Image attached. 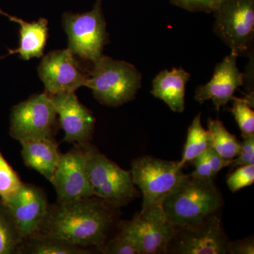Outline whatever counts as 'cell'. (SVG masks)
<instances>
[{"label":"cell","mask_w":254,"mask_h":254,"mask_svg":"<svg viewBox=\"0 0 254 254\" xmlns=\"http://www.w3.org/2000/svg\"><path fill=\"white\" fill-rule=\"evenodd\" d=\"M117 208L96 196L50 205L36 235L57 237L78 247L100 251L109 240Z\"/></svg>","instance_id":"1"},{"label":"cell","mask_w":254,"mask_h":254,"mask_svg":"<svg viewBox=\"0 0 254 254\" xmlns=\"http://www.w3.org/2000/svg\"><path fill=\"white\" fill-rule=\"evenodd\" d=\"M162 205L170 221L179 227L195 225L219 211L224 200L213 180H202L190 174L186 175Z\"/></svg>","instance_id":"2"},{"label":"cell","mask_w":254,"mask_h":254,"mask_svg":"<svg viewBox=\"0 0 254 254\" xmlns=\"http://www.w3.org/2000/svg\"><path fill=\"white\" fill-rule=\"evenodd\" d=\"M92 64L86 87L100 104L117 108L134 99L142 81L134 65L104 55Z\"/></svg>","instance_id":"3"},{"label":"cell","mask_w":254,"mask_h":254,"mask_svg":"<svg viewBox=\"0 0 254 254\" xmlns=\"http://www.w3.org/2000/svg\"><path fill=\"white\" fill-rule=\"evenodd\" d=\"M86 170L95 196L118 207L128 204L138 196L131 171L120 168L90 143L87 144Z\"/></svg>","instance_id":"4"},{"label":"cell","mask_w":254,"mask_h":254,"mask_svg":"<svg viewBox=\"0 0 254 254\" xmlns=\"http://www.w3.org/2000/svg\"><path fill=\"white\" fill-rule=\"evenodd\" d=\"M213 31L237 56L254 54V0H221Z\"/></svg>","instance_id":"5"},{"label":"cell","mask_w":254,"mask_h":254,"mask_svg":"<svg viewBox=\"0 0 254 254\" xmlns=\"http://www.w3.org/2000/svg\"><path fill=\"white\" fill-rule=\"evenodd\" d=\"M63 26L68 37V49L92 64L102 55L109 43L102 0H96L93 9L83 14L65 12Z\"/></svg>","instance_id":"6"},{"label":"cell","mask_w":254,"mask_h":254,"mask_svg":"<svg viewBox=\"0 0 254 254\" xmlns=\"http://www.w3.org/2000/svg\"><path fill=\"white\" fill-rule=\"evenodd\" d=\"M179 161H170L152 156L135 159L131 174L135 186L143 195L141 210L163 200L182 181L187 174Z\"/></svg>","instance_id":"7"},{"label":"cell","mask_w":254,"mask_h":254,"mask_svg":"<svg viewBox=\"0 0 254 254\" xmlns=\"http://www.w3.org/2000/svg\"><path fill=\"white\" fill-rule=\"evenodd\" d=\"M60 127L55 105L46 92L13 107L10 136L19 141L54 138Z\"/></svg>","instance_id":"8"},{"label":"cell","mask_w":254,"mask_h":254,"mask_svg":"<svg viewBox=\"0 0 254 254\" xmlns=\"http://www.w3.org/2000/svg\"><path fill=\"white\" fill-rule=\"evenodd\" d=\"M175 230L163 205L158 204L141 210L131 220L123 222L120 231L134 242L141 254H168Z\"/></svg>","instance_id":"9"},{"label":"cell","mask_w":254,"mask_h":254,"mask_svg":"<svg viewBox=\"0 0 254 254\" xmlns=\"http://www.w3.org/2000/svg\"><path fill=\"white\" fill-rule=\"evenodd\" d=\"M220 212L195 225L175 227L168 254H228L230 241L222 226Z\"/></svg>","instance_id":"10"},{"label":"cell","mask_w":254,"mask_h":254,"mask_svg":"<svg viewBox=\"0 0 254 254\" xmlns=\"http://www.w3.org/2000/svg\"><path fill=\"white\" fill-rule=\"evenodd\" d=\"M88 143H75L72 149L60 154L59 162L50 182L56 190L57 203H67L95 196L87 174Z\"/></svg>","instance_id":"11"},{"label":"cell","mask_w":254,"mask_h":254,"mask_svg":"<svg viewBox=\"0 0 254 254\" xmlns=\"http://www.w3.org/2000/svg\"><path fill=\"white\" fill-rule=\"evenodd\" d=\"M38 72L46 93L50 94L75 92L80 87L86 86L88 78L68 48L50 52L43 57Z\"/></svg>","instance_id":"12"},{"label":"cell","mask_w":254,"mask_h":254,"mask_svg":"<svg viewBox=\"0 0 254 254\" xmlns=\"http://www.w3.org/2000/svg\"><path fill=\"white\" fill-rule=\"evenodd\" d=\"M3 203L23 241L38 232L50 205L44 190L36 185L24 183L13 198Z\"/></svg>","instance_id":"13"},{"label":"cell","mask_w":254,"mask_h":254,"mask_svg":"<svg viewBox=\"0 0 254 254\" xmlns=\"http://www.w3.org/2000/svg\"><path fill=\"white\" fill-rule=\"evenodd\" d=\"M48 94L55 105L60 127L64 131L63 141L80 144L90 143L95 129V117L91 110L80 103L75 92Z\"/></svg>","instance_id":"14"},{"label":"cell","mask_w":254,"mask_h":254,"mask_svg":"<svg viewBox=\"0 0 254 254\" xmlns=\"http://www.w3.org/2000/svg\"><path fill=\"white\" fill-rule=\"evenodd\" d=\"M237 58L230 53L216 65L210 81L197 87L194 98L199 104L211 100L217 111H220L221 107L234 99L235 91L244 83L243 73L237 66Z\"/></svg>","instance_id":"15"},{"label":"cell","mask_w":254,"mask_h":254,"mask_svg":"<svg viewBox=\"0 0 254 254\" xmlns=\"http://www.w3.org/2000/svg\"><path fill=\"white\" fill-rule=\"evenodd\" d=\"M190 73L182 68L160 71L153 80L151 94L162 100L175 113H183L185 109L186 84Z\"/></svg>","instance_id":"16"},{"label":"cell","mask_w":254,"mask_h":254,"mask_svg":"<svg viewBox=\"0 0 254 254\" xmlns=\"http://www.w3.org/2000/svg\"><path fill=\"white\" fill-rule=\"evenodd\" d=\"M20 143L25 165L51 182L61 154L55 138L29 140Z\"/></svg>","instance_id":"17"},{"label":"cell","mask_w":254,"mask_h":254,"mask_svg":"<svg viewBox=\"0 0 254 254\" xmlns=\"http://www.w3.org/2000/svg\"><path fill=\"white\" fill-rule=\"evenodd\" d=\"M0 14L4 15L10 21H14L20 26L19 46L17 49L9 50L7 55L18 54L23 60L43 56L48 37V21L46 18H41L38 21L28 23L21 18L10 16L1 9Z\"/></svg>","instance_id":"18"},{"label":"cell","mask_w":254,"mask_h":254,"mask_svg":"<svg viewBox=\"0 0 254 254\" xmlns=\"http://www.w3.org/2000/svg\"><path fill=\"white\" fill-rule=\"evenodd\" d=\"M91 249L78 247L57 237L35 235L22 241L18 254H88Z\"/></svg>","instance_id":"19"},{"label":"cell","mask_w":254,"mask_h":254,"mask_svg":"<svg viewBox=\"0 0 254 254\" xmlns=\"http://www.w3.org/2000/svg\"><path fill=\"white\" fill-rule=\"evenodd\" d=\"M210 148H211V138L208 130L205 129L202 125L201 114L199 113L189 127L183 154L179 161L180 165L185 167L186 163L192 162Z\"/></svg>","instance_id":"20"},{"label":"cell","mask_w":254,"mask_h":254,"mask_svg":"<svg viewBox=\"0 0 254 254\" xmlns=\"http://www.w3.org/2000/svg\"><path fill=\"white\" fill-rule=\"evenodd\" d=\"M208 131L211 138V148L222 158L232 160L240 151L241 142L227 131L220 120L209 118Z\"/></svg>","instance_id":"21"},{"label":"cell","mask_w":254,"mask_h":254,"mask_svg":"<svg viewBox=\"0 0 254 254\" xmlns=\"http://www.w3.org/2000/svg\"><path fill=\"white\" fill-rule=\"evenodd\" d=\"M22 241L9 210L0 200V254L17 253Z\"/></svg>","instance_id":"22"},{"label":"cell","mask_w":254,"mask_h":254,"mask_svg":"<svg viewBox=\"0 0 254 254\" xmlns=\"http://www.w3.org/2000/svg\"><path fill=\"white\" fill-rule=\"evenodd\" d=\"M230 111L240 127L243 138L254 135V103L248 98L235 97Z\"/></svg>","instance_id":"23"},{"label":"cell","mask_w":254,"mask_h":254,"mask_svg":"<svg viewBox=\"0 0 254 254\" xmlns=\"http://www.w3.org/2000/svg\"><path fill=\"white\" fill-rule=\"evenodd\" d=\"M23 185L17 173L0 150V200L5 203L11 199L21 190Z\"/></svg>","instance_id":"24"},{"label":"cell","mask_w":254,"mask_h":254,"mask_svg":"<svg viewBox=\"0 0 254 254\" xmlns=\"http://www.w3.org/2000/svg\"><path fill=\"white\" fill-rule=\"evenodd\" d=\"M105 254H141L134 242L122 232H119L100 250Z\"/></svg>","instance_id":"25"},{"label":"cell","mask_w":254,"mask_h":254,"mask_svg":"<svg viewBox=\"0 0 254 254\" xmlns=\"http://www.w3.org/2000/svg\"><path fill=\"white\" fill-rule=\"evenodd\" d=\"M254 182V165L238 167L227 177V185L233 193L251 186Z\"/></svg>","instance_id":"26"},{"label":"cell","mask_w":254,"mask_h":254,"mask_svg":"<svg viewBox=\"0 0 254 254\" xmlns=\"http://www.w3.org/2000/svg\"><path fill=\"white\" fill-rule=\"evenodd\" d=\"M176 5L190 12L213 13L221 0H170Z\"/></svg>","instance_id":"27"},{"label":"cell","mask_w":254,"mask_h":254,"mask_svg":"<svg viewBox=\"0 0 254 254\" xmlns=\"http://www.w3.org/2000/svg\"><path fill=\"white\" fill-rule=\"evenodd\" d=\"M250 165H254V135L244 138L241 142L240 153L236 158L232 159L230 167L235 168Z\"/></svg>","instance_id":"28"},{"label":"cell","mask_w":254,"mask_h":254,"mask_svg":"<svg viewBox=\"0 0 254 254\" xmlns=\"http://www.w3.org/2000/svg\"><path fill=\"white\" fill-rule=\"evenodd\" d=\"M195 170L190 174L192 176L202 180H214L216 175L213 173L209 163L206 153H204L192 160Z\"/></svg>","instance_id":"29"},{"label":"cell","mask_w":254,"mask_h":254,"mask_svg":"<svg viewBox=\"0 0 254 254\" xmlns=\"http://www.w3.org/2000/svg\"><path fill=\"white\" fill-rule=\"evenodd\" d=\"M254 241L253 237L245 240L229 242L228 254H254Z\"/></svg>","instance_id":"30"},{"label":"cell","mask_w":254,"mask_h":254,"mask_svg":"<svg viewBox=\"0 0 254 254\" xmlns=\"http://www.w3.org/2000/svg\"><path fill=\"white\" fill-rule=\"evenodd\" d=\"M207 158H208L209 163L211 167L212 170L215 175H218L219 172L222 168L230 167L232 160H226V159L222 158L220 155L215 151L212 148H209L206 152Z\"/></svg>","instance_id":"31"}]
</instances>
